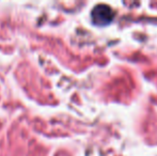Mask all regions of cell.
<instances>
[{"label": "cell", "instance_id": "6da1fadb", "mask_svg": "<svg viewBox=\"0 0 157 156\" xmlns=\"http://www.w3.org/2000/svg\"><path fill=\"white\" fill-rule=\"evenodd\" d=\"M114 15L116 13L112 10L111 6L101 3L93 8L91 12V19L94 25L99 26V27H105L112 23V21L114 19Z\"/></svg>", "mask_w": 157, "mask_h": 156}]
</instances>
